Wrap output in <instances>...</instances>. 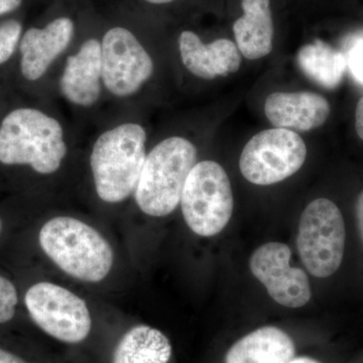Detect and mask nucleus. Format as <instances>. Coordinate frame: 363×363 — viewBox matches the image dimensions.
Wrapping results in <instances>:
<instances>
[{
	"label": "nucleus",
	"mask_w": 363,
	"mask_h": 363,
	"mask_svg": "<svg viewBox=\"0 0 363 363\" xmlns=\"http://www.w3.org/2000/svg\"><path fill=\"white\" fill-rule=\"evenodd\" d=\"M297 60L303 73L326 89H335L340 84L347 67L343 54L319 40L304 45Z\"/></svg>",
	"instance_id": "obj_18"
},
{
	"label": "nucleus",
	"mask_w": 363,
	"mask_h": 363,
	"mask_svg": "<svg viewBox=\"0 0 363 363\" xmlns=\"http://www.w3.org/2000/svg\"><path fill=\"white\" fill-rule=\"evenodd\" d=\"M345 224L340 209L331 200L319 198L301 215L297 236L298 255L316 278L337 272L345 250Z\"/></svg>",
	"instance_id": "obj_9"
},
{
	"label": "nucleus",
	"mask_w": 363,
	"mask_h": 363,
	"mask_svg": "<svg viewBox=\"0 0 363 363\" xmlns=\"http://www.w3.org/2000/svg\"><path fill=\"white\" fill-rule=\"evenodd\" d=\"M241 7L245 13L233 25L236 45L248 60L264 58L274 47L271 0H241Z\"/></svg>",
	"instance_id": "obj_15"
},
{
	"label": "nucleus",
	"mask_w": 363,
	"mask_h": 363,
	"mask_svg": "<svg viewBox=\"0 0 363 363\" xmlns=\"http://www.w3.org/2000/svg\"><path fill=\"white\" fill-rule=\"evenodd\" d=\"M1 229H2V221H1V218H0V233H1Z\"/></svg>",
	"instance_id": "obj_28"
},
{
	"label": "nucleus",
	"mask_w": 363,
	"mask_h": 363,
	"mask_svg": "<svg viewBox=\"0 0 363 363\" xmlns=\"http://www.w3.org/2000/svg\"><path fill=\"white\" fill-rule=\"evenodd\" d=\"M23 33L20 21L11 18L0 23V67L9 65L16 59Z\"/></svg>",
	"instance_id": "obj_19"
},
{
	"label": "nucleus",
	"mask_w": 363,
	"mask_h": 363,
	"mask_svg": "<svg viewBox=\"0 0 363 363\" xmlns=\"http://www.w3.org/2000/svg\"><path fill=\"white\" fill-rule=\"evenodd\" d=\"M291 257L292 252L285 243H266L252 253L250 271L278 304L301 308L309 303L311 286L307 274L291 266Z\"/></svg>",
	"instance_id": "obj_12"
},
{
	"label": "nucleus",
	"mask_w": 363,
	"mask_h": 363,
	"mask_svg": "<svg viewBox=\"0 0 363 363\" xmlns=\"http://www.w3.org/2000/svg\"><path fill=\"white\" fill-rule=\"evenodd\" d=\"M171 357V343L162 331L138 325L117 343L112 363H168Z\"/></svg>",
	"instance_id": "obj_17"
},
{
	"label": "nucleus",
	"mask_w": 363,
	"mask_h": 363,
	"mask_svg": "<svg viewBox=\"0 0 363 363\" xmlns=\"http://www.w3.org/2000/svg\"><path fill=\"white\" fill-rule=\"evenodd\" d=\"M295 353V344L285 331L266 326L233 344L225 363H289Z\"/></svg>",
	"instance_id": "obj_16"
},
{
	"label": "nucleus",
	"mask_w": 363,
	"mask_h": 363,
	"mask_svg": "<svg viewBox=\"0 0 363 363\" xmlns=\"http://www.w3.org/2000/svg\"><path fill=\"white\" fill-rule=\"evenodd\" d=\"M307 157V147L296 131L272 128L250 138L240 160L241 174L255 185L269 186L297 173Z\"/></svg>",
	"instance_id": "obj_10"
},
{
	"label": "nucleus",
	"mask_w": 363,
	"mask_h": 363,
	"mask_svg": "<svg viewBox=\"0 0 363 363\" xmlns=\"http://www.w3.org/2000/svg\"><path fill=\"white\" fill-rule=\"evenodd\" d=\"M181 209L189 228L211 238L225 228L233 212V193L225 169L214 161L196 162L181 197Z\"/></svg>",
	"instance_id": "obj_8"
},
{
	"label": "nucleus",
	"mask_w": 363,
	"mask_h": 363,
	"mask_svg": "<svg viewBox=\"0 0 363 363\" xmlns=\"http://www.w3.org/2000/svg\"><path fill=\"white\" fill-rule=\"evenodd\" d=\"M4 104H1V99H0V111H1L2 107H4Z\"/></svg>",
	"instance_id": "obj_29"
},
{
	"label": "nucleus",
	"mask_w": 363,
	"mask_h": 363,
	"mask_svg": "<svg viewBox=\"0 0 363 363\" xmlns=\"http://www.w3.org/2000/svg\"><path fill=\"white\" fill-rule=\"evenodd\" d=\"M23 0H0V16L13 13L20 9Z\"/></svg>",
	"instance_id": "obj_22"
},
{
	"label": "nucleus",
	"mask_w": 363,
	"mask_h": 363,
	"mask_svg": "<svg viewBox=\"0 0 363 363\" xmlns=\"http://www.w3.org/2000/svg\"><path fill=\"white\" fill-rule=\"evenodd\" d=\"M43 252L73 278L98 283L108 276L113 264V250L96 229L69 216L45 222L40 230Z\"/></svg>",
	"instance_id": "obj_6"
},
{
	"label": "nucleus",
	"mask_w": 363,
	"mask_h": 363,
	"mask_svg": "<svg viewBox=\"0 0 363 363\" xmlns=\"http://www.w3.org/2000/svg\"><path fill=\"white\" fill-rule=\"evenodd\" d=\"M0 111V164L52 177L65 166L82 128L51 97L28 94Z\"/></svg>",
	"instance_id": "obj_1"
},
{
	"label": "nucleus",
	"mask_w": 363,
	"mask_h": 363,
	"mask_svg": "<svg viewBox=\"0 0 363 363\" xmlns=\"http://www.w3.org/2000/svg\"><path fill=\"white\" fill-rule=\"evenodd\" d=\"M289 363H320L317 362V360L313 359V358L310 357H294L292 360H291Z\"/></svg>",
	"instance_id": "obj_27"
},
{
	"label": "nucleus",
	"mask_w": 363,
	"mask_h": 363,
	"mask_svg": "<svg viewBox=\"0 0 363 363\" xmlns=\"http://www.w3.org/2000/svg\"><path fill=\"white\" fill-rule=\"evenodd\" d=\"M50 97L67 109L82 130L108 114L100 35L77 40L62 61Z\"/></svg>",
	"instance_id": "obj_4"
},
{
	"label": "nucleus",
	"mask_w": 363,
	"mask_h": 363,
	"mask_svg": "<svg viewBox=\"0 0 363 363\" xmlns=\"http://www.w3.org/2000/svg\"><path fill=\"white\" fill-rule=\"evenodd\" d=\"M76 43V25L71 16H57L45 26L26 30L16 57L23 92L50 97L60 65Z\"/></svg>",
	"instance_id": "obj_7"
},
{
	"label": "nucleus",
	"mask_w": 363,
	"mask_h": 363,
	"mask_svg": "<svg viewBox=\"0 0 363 363\" xmlns=\"http://www.w3.org/2000/svg\"><path fill=\"white\" fill-rule=\"evenodd\" d=\"M0 363H26L18 355H14L9 351L0 348Z\"/></svg>",
	"instance_id": "obj_25"
},
{
	"label": "nucleus",
	"mask_w": 363,
	"mask_h": 363,
	"mask_svg": "<svg viewBox=\"0 0 363 363\" xmlns=\"http://www.w3.org/2000/svg\"><path fill=\"white\" fill-rule=\"evenodd\" d=\"M142 113L111 111L91 126L88 167L95 194L106 204H121L135 195L150 138Z\"/></svg>",
	"instance_id": "obj_2"
},
{
	"label": "nucleus",
	"mask_w": 363,
	"mask_h": 363,
	"mask_svg": "<svg viewBox=\"0 0 363 363\" xmlns=\"http://www.w3.org/2000/svg\"><path fill=\"white\" fill-rule=\"evenodd\" d=\"M100 40L109 111H143L156 77L155 54L128 26H111L104 30Z\"/></svg>",
	"instance_id": "obj_3"
},
{
	"label": "nucleus",
	"mask_w": 363,
	"mask_h": 363,
	"mask_svg": "<svg viewBox=\"0 0 363 363\" xmlns=\"http://www.w3.org/2000/svg\"><path fill=\"white\" fill-rule=\"evenodd\" d=\"M143 1L150 6H164V4H172L176 0H143Z\"/></svg>",
	"instance_id": "obj_26"
},
{
	"label": "nucleus",
	"mask_w": 363,
	"mask_h": 363,
	"mask_svg": "<svg viewBox=\"0 0 363 363\" xmlns=\"http://www.w3.org/2000/svg\"><path fill=\"white\" fill-rule=\"evenodd\" d=\"M357 219L358 231H359L360 238H362L363 242V191L357 198Z\"/></svg>",
	"instance_id": "obj_24"
},
{
	"label": "nucleus",
	"mask_w": 363,
	"mask_h": 363,
	"mask_svg": "<svg viewBox=\"0 0 363 363\" xmlns=\"http://www.w3.org/2000/svg\"><path fill=\"white\" fill-rule=\"evenodd\" d=\"M345 58L351 73L363 84V40L353 45Z\"/></svg>",
	"instance_id": "obj_21"
},
{
	"label": "nucleus",
	"mask_w": 363,
	"mask_h": 363,
	"mask_svg": "<svg viewBox=\"0 0 363 363\" xmlns=\"http://www.w3.org/2000/svg\"><path fill=\"white\" fill-rule=\"evenodd\" d=\"M18 302L16 286L9 279L0 276V324L7 323L13 319Z\"/></svg>",
	"instance_id": "obj_20"
},
{
	"label": "nucleus",
	"mask_w": 363,
	"mask_h": 363,
	"mask_svg": "<svg viewBox=\"0 0 363 363\" xmlns=\"http://www.w3.org/2000/svg\"><path fill=\"white\" fill-rule=\"evenodd\" d=\"M355 128L358 136L363 140V96L358 101L355 111Z\"/></svg>",
	"instance_id": "obj_23"
},
{
	"label": "nucleus",
	"mask_w": 363,
	"mask_h": 363,
	"mask_svg": "<svg viewBox=\"0 0 363 363\" xmlns=\"http://www.w3.org/2000/svg\"><path fill=\"white\" fill-rule=\"evenodd\" d=\"M197 159L195 143L183 135L166 136L149 147L133 195L138 209L152 217L173 213Z\"/></svg>",
	"instance_id": "obj_5"
},
{
	"label": "nucleus",
	"mask_w": 363,
	"mask_h": 363,
	"mask_svg": "<svg viewBox=\"0 0 363 363\" xmlns=\"http://www.w3.org/2000/svg\"><path fill=\"white\" fill-rule=\"evenodd\" d=\"M330 112L328 100L309 91L272 93L264 104V113L274 128L293 131L320 128Z\"/></svg>",
	"instance_id": "obj_14"
},
{
	"label": "nucleus",
	"mask_w": 363,
	"mask_h": 363,
	"mask_svg": "<svg viewBox=\"0 0 363 363\" xmlns=\"http://www.w3.org/2000/svg\"><path fill=\"white\" fill-rule=\"evenodd\" d=\"M178 51L186 70L203 80L226 77L240 68V50L230 40L218 39L205 44L197 33L185 30L179 35Z\"/></svg>",
	"instance_id": "obj_13"
},
{
	"label": "nucleus",
	"mask_w": 363,
	"mask_h": 363,
	"mask_svg": "<svg viewBox=\"0 0 363 363\" xmlns=\"http://www.w3.org/2000/svg\"><path fill=\"white\" fill-rule=\"evenodd\" d=\"M25 303L33 321L57 340L76 344L89 335V309L83 298L68 289L42 281L28 289Z\"/></svg>",
	"instance_id": "obj_11"
}]
</instances>
